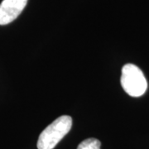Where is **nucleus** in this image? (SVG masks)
Segmentation results:
<instances>
[{
    "instance_id": "obj_4",
    "label": "nucleus",
    "mask_w": 149,
    "mask_h": 149,
    "mask_svg": "<svg viewBox=\"0 0 149 149\" xmlns=\"http://www.w3.org/2000/svg\"><path fill=\"white\" fill-rule=\"evenodd\" d=\"M100 142L96 139H88L81 142L77 149H100Z\"/></svg>"
},
{
    "instance_id": "obj_2",
    "label": "nucleus",
    "mask_w": 149,
    "mask_h": 149,
    "mask_svg": "<svg viewBox=\"0 0 149 149\" xmlns=\"http://www.w3.org/2000/svg\"><path fill=\"white\" fill-rule=\"evenodd\" d=\"M121 85L123 91L132 97L142 96L148 89V82L143 71L133 64L123 66Z\"/></svg>"
},
{
    "instance_id": "obj_1",
    "label": "nucleus",
    "mask_w": 149,
    "mask_h": 149,
    "mask_svg": "<svg viewBox=\"0 0 149 149\" xmlns=\"http://www.w3.org/2000/svg\"><path fill=\"white\" fill-rule=\"evenodd\" d=\"M72 127V118L62 115L48 125L39 136L38 149H53L59 142L69 133Z\"/></svg>"
},
{
    "instance_id": "obj_3",
    "label": "nucleus",
    "mask_w": 149,
    "mask_h": 149,
    "mask_svg": "<svg viewBox=\"0 0 149 149\" xmlns=\"http://www.w3.org/2000/svg\"><path fill=\"white\" fill-rule=\"evenodd\" d=\"M27 0H3L0 4V25L13 22L27 5Z\"/></svg>"
}]
</instances>
